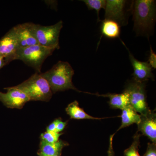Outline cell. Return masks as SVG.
Listing matches in <instances>:
<instances>
[{
  "mask_svg": "<svg viewBox=\"0 0 156 156\" xmlns=\"http://www.w3.org/2000/svg\"><path fill=\"white\" fill-rule=\"evenodd\" d=\"M132 9L134 31L137 35L149 37L155 22L156 1L136 0L132 4Z\"/></svg>",
  "mask_w": 156,
  "mask_h": 156,
  "instance_id": "1",
  "label": "cell"
},
{
  "mask_svg": "<svg viewBox=\"0 0 156 156\" xmlns=\"http://www.w3.org/2000/svg\"><path fill=\"white\" fill-rule=\"evenodd\" d=\"M41 74L48 81L53 93L69 89L81 92L73 83L74 71L67 62L59 61L51 69Z\"/></svg>",
  "mask_w": 156,
  "mask_h": 156,
  "instance_id": "2",
  "label": "cell"
},
{
  "mask_svg": "<svg viewBox=\"0 0 156 156\" xmlns=\"http://www.w3.org/2000/svg\"><path fill=\"white\" fill-rule=\"evenodd\" d=\"M14 87L24 92L30 101H48L53 95L48 81L37 73Z\"/></svg>",
  "mask_w": 156,
  "mask_h": 156,
  "instance_id": "3",
  "label": "cell"
},
{
  "mask_svg": "<svg viewBox=\"0 0 156 156\" xmlns=\"http://www.w3.org/2000/svg\"><path fill=\"white\" fill-rule=\"evenodd\" d=\"M56 49L46 48L40 44L26 48H19L14 57V60H20L41 73L42 65L48 56L53 54Z\"/></svg>",
  "mask_w": 156,
  "mask_h": 156,
  "instance_id": "4",
  "label": "cell"
},
{
  "mask_svg": "<svg viewBox=\"0 0 156 156\" xmlns=\"http://www.w3.org/2000/svg\"><path fill=\"white\" fill-rule=\"evenodd\" d=\"M62 27L63 22L62 20L51 26L33 24L34 34L39 44L56 50L60 48L59 37Z\"/></svg>",
  "mask_w": 156,
  "mask_h": 156,
  "instance_id": "5",
  "label": "cell"
},
{
  "mask_svg": "<svg viewBox=\"0 0 156 156\" xmlns=\"http://www.w3.org/2000/svg\"><path fill=\"white\" fill-rule=\"evenodd\" d=\"M145 83H140L134 80L128 82L124 91L129 96L130 105L140 115L144 114L151 110L147 101Z\"/></svg>",
  "mask_w": 156,
  "mask_h": 156,
  "instance_id": "6",
  "label": "cell"
},
{
  "mask_svg": "<svg viewBox=\"0 0 156 156\" xmlns=\"http://www.w3.org/2000/svg\"><path fill=\"white\" fill-rule=\"evenodd\" d=\"M125 0H107L105 19L111 20L118 23L120 26L128 23L127 4Z\"/></svg>",
  "mask_w": 156,
  "mask_h": 156,
  "instance_id": "7",
  "label": "cell"
},
{
  "mask_svg": "<svg viewBox=\"0 0 156 156\" xmlns=\"http://www.w3.org/2000/svg\"><path fill=\"white\" fill-rule=\"evenodd\" d=\"M5 89L7 90L6 93L0 92V101L9 108L21 109L30 101L24 92L14 87Z\"/></svg>",
  "mask_w": 156,
  "mask_h": 156,
  "instance_id": "8",
  "label": "cell"
},
{
  "mask_svg": "<svg viewBox=\"0 0 156 156\" xmlns=\"http://www.w3.org/2000/svg\"><path fill=\"white\" fill-rule=\"evenodd\" d=\"M20 48L14 28H12L0 39V54L5 58L6 65L14 60Z\"/></svg>",
  "mask_w": 156,
  "mask_h": 156,
  "instance_id": "9",
  "label": "cell"
},
{
  "mask_svg": "<svg viewBox=\"0 0 156 156\" xmlns=\"http://www.w3.org/2000/svg\"><path fill=\"white\" fill-rule=\"evenodd\" d=\"M122 43L129 53V59L134 70L133 80L140 83H145L149 79H154L152 68L147 62H141L137 60L129 51L124 42L122 41Z\"/></svg>",
  "mask_w": 156,
  "mask_h": 156,
  "instance_id": "10",
  "label": "cell"
},
{
  "mask_svg": "<svg viewBox=\"0 0 156 156\" xmlns=\"http://www.w3.org/2000/svg\"><path fill=\"white\" fill-rule=\"evenodd\" d=\"M137 132L147 136L152 143L156 144V113L155 110L140 115V121L137 125Z\"/></svg>",
  "mask_w": 156,
  "mask_h": 156,
  "instance_id": "11",
  "label": "cell"
},
{
  "mask_svg": "<svg viewBox=\"0 0 156 156\" xmlns=\"http://www.w3.org/2000/svg\"><path fill=\"white\" fill-rule=\"evenodd\" d=\"M32 23H24L13 27L20 48L38 44L33 29Z\"/></svg>",
  "mask_w": 156,
  "mask_h": 156,
  "instance_id": "12",
  "label": "cell"
},
{
  "mask_svg": "<svg viewBox=\"0 0 156 156\" xmlns=\"http://www.w3.org/2000/svg\"><path fill=\"white\" fill-rule=\"evenodd\" d=\"M69 145L66 141L59 140L54 143H48L41 140L40 149L37 152L39 156H51L61 154L62 149Z\"/></svg>",
  "mask_w": 156,
  "mask_h": 156,
  "instance_id": "13",
  "label": "cell"
},
{
  "mask_svg": "<svg viewBox=\"0 0 156 156\" xmlns=\"http://www.w3.org/2000/svg\"><path fill=\"white\" fill-rule=\"evenodd\" d=\"M93 95L108 97L109 98V104L112 109H120L122 110L130 105L129 94L125 91L120 94L108 93L106 95H101L98 94H93Z\"/></svg>",
  "mask_w": 156,
  "mask_h": 156,
  "instance_id": "14",
  "label": "cell"
},
{
  "mask_svg": "<svg viewBox=\"0 0 156 156\" xmlns=\"http://www.w3.org/2000/svg\"><path fill=\"white\" fill-rule=\"evenodd\" d=\"M121 117L122 118V123L116 132L133 124L137 125L140 121V115L138 114V113L136 112L130 105L122 110Z\"/></svg>",
  "mask_w": 156,
  "mask_h": 156,
  "instance_id": "15",
  "label": "cell"
},
{
  "mask_svg": "<svg viewBox=\"0 0 156 156\" xmlns=\"http://www.w3.org/2000/svg\"><path fill=\"white\" fill-rule=\"evenodd\" d=\"M66 111L70 119H74L101 120L107 118H95L88 114L79 106V103L76 101L70 103L66 108Z\"/></svg>",
  "mask_w": 156,
  "mask_h": 156,
  "instance_id": "16",
  "label": "cell"
},
{
  "mask_svg": "<svg viewBox=\"0 0 156 156\" xmlns=\"http://www.w3.org/2000/svg\"><path fill=\"white\" fill-rule=\"evenodd\" d=\"M120 27L119 24L115 21L111 20L104 19L101 25V34L108 38L119 37L121 33Z\"/></svg>",
  "mask_w": 156,
  "mask_h": 156,
  "instance_id": "17",
  "label": "cell"
},
{
  "mask_svg": "<svg viewBox=\"0 0 156 156\" xmlns=\"http://www.w3.org/2000/svg\"><path fill=\"white\" fill-rule=\"evenodd\" d=\"M141 136L138 132L136 131L133 137L132 144L128 148L124 151V156H140L139 154V148L140 144V138Z\"/></svg>",
  "mask_w": 156,
  "mask_h": 156,
  "instance_id": "18",
  "label": "cell"
},
{
  "mask_svg": "<svg viewBox=\"0 0 156 156\" xmlns=\"http://www.w3.org/2000/svg\"><path fill=\"white\" fill-rule=\"evenodd\" d=\"M89 10H94L96 11L98 15V20H100L99 17V12L101 9H105L106 1L105 0H83Z\"/></svg>",
  "mask_w": 156,
  "mask_h": 156,
  "instance_id": "19",
  "label": "cell"
},
{
  "mask_svg": "<svg viewBox=\"0 0 156 156\" xmlns=\"http://www.w3.org/2000/svg\"><path fill=\"white\" fill-rule=\"evenodd\" d=\"M62 133H57L56 131H47L42 133L41 135V140L48 143H54L59 140Z\"/></svg>",
  "mask_w": 156,
  "mask_h": 156,
  "instance_id": "20",
  "label": "cell"
},
{
  "mask_svg": "<svg viewBox=\"0 0 156 156\" xmlns=\"http://www.w3.org/2000/svg\"><path fill=\"white\" fill-rule=\"evenodd\" d=\"M143 156H156V144L148 143L146 151Z\"/></svg>",
  "mask_w": 156,
  "mask_h": 156,
  "instance_id": "21",
  "label": "cell"
},
{
  "mask_svg": "<svg viewBox=\"0 0 156 156\" xmlns=\"http://www.w3.org/2000/svg\"><path fill=\"white\" fill-rule=\"evenodd\" d=\"M152 68H156V54L153 50L151 46L150 47V53L149 56L148 60L147 61Z\"/></svg>",
  "mask_w": 156,
  "mask_h": 156,
  "instance_id": "22",
  "label": "cell"
},
{
  "mask_svg": "<svg viewBox=\"0 0 156 156\" xmlns=\"http://www.w3.org/2000/svg\"><path fill=\"white\" fill-rule=\"evenodd\" d=\"M68 121L63 122L61 118L57 119V123L56 125V132L57 133H61L64 130L65 128L67 125Z\"/></svg>",
  "mask_w": 156,
  "mask_h": 156,
  "instance_id": "23",
  "label": "cell"
},
{
  "mask_svg": "<svg viewBox=\"0 0 156 156\" xmlns=\"http://www.w3.org/2000/svg\"><path fill=\"white\" fill-rule=\"evenodd\" d=\"M115 134H112L110 136L109 143L108 151V156H115L114 150L113 145V140Z\"/></svg>",
  "mask_w": 156,
  "mask_h": 156,
  "instance_id": "24",
  "label": "cell"
},
{
  "mask_svg": "<svg viewBox=\"0 0 156 156\" xmlns=\"http://www.w3.org/2000/svg\"><path fill=\"white\" fill-rule=\"evenodd\" d=\"M57 123V119H56L52 122L51 124H50L47 127V131H56V125Z\"/></svg>",
  "mask_w": 156,
  "mask_h": 156,
  "instance_id": "25",
  "label": "cell"
},
{
  "mask_svg": "<svg viewBox=\"0 0 156 156\" xmlns=\"http://www.w3.org/2000/svg\"><path fill=\"white\" fill-rule=\"evenodd\" d=\"M6 65L5 58L2 55L0 54V69Z\"/></svg>",
  "mask_w": 156,
  "mask_h": 156,
  "instance_id": "26",
  "label": "cell"
},
{
  "mask_svg": "<svg viewBox=\"0 0 156 156\" xmlns=\"http://www.w3.org/2000/svg\"><path fill=\"white\" fill-rule=\"evenodd\" d=\"M51 156H62L61 154H58V155H55Z\"/></svg>",
  "mask_w": 156,
  "mask_h": 156,
  "instance_id": "27",
  "label": "cell"
}]
</instances>
